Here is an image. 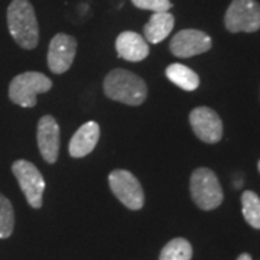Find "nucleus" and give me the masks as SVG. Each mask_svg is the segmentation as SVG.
I'll use <instances>...</instances> for the list:
<instances>
[{"label":"nucleus","mask_w":260,"mask_h":260,"mask_svg":"<svg viewBox=\"0 0 260 260\" xmlns=\"http://www.w3.org/2000/svg\"><path fill=\"white\" fill-rule=\"evenodd\" d=\"M103 88L109 99L129 106H140L148 95L146 83L139 75L123 68L113 70L106 75Z\"/></svg>","instance_id":"nucleus-1"},{"label":"nucleus","mask_w":260,"mask_h":260,"mask_svg":"<svg viewBox=\"0 0 260 260\" xmlns=\"http://www.w3.org/2000/svg\"><path fill=\"white\" fill-rule=\"evenodd\" d=\"M8 26L19 47L34 49L39 41V28L34 6L28 0H13L8 8Z\"/></svg>","instance_id":"nucleus-2"},{"label":"nucleus","mask_w":260,"mask_h":260,"mask_svg":"<svg viewBox=\"0 0 260 260\" xmlns=\"http://www.w3.org/2000/svg\"><path fill=\"white\" fill-rule=\"evenodd\" d=\"M189 191L195 204L205 211L220 207L224 200L218 178L208 168H197L192 172L189 181Z\"/></svg>","instance_id":"nucleus-3"},{"label":"nucleus","mask_w":260,"mask_h":260,"mask_svg":"<svg viewBox=\"0 0 260 260\" xmlns=\"http://www.w3.org/2000/svg\"><path fill=\"white\" fill-rule=\"evenodd\" d=\"M52 88V81L42 73L28 71L16 75L9 85V99L20 107H34L38 94L47 93Z\"/></svg>","instance_id":"nucleus-4"},{"label":"nucleus","mask_w":260,"mask_h":260,"mask_svg":"<svg viewBox=\"0 0 260 260\" xmlns=\"http://www.w3.org/2000/svg\"><path fill=\"white\" fill-rule=\"evenodd\" d=\"M225 29L232 34H251L260 29V5L256 0H233L224 16Z\"/></svg>","instance_id":"nucleus-5"},{"label":"nucleus","mask_w":260,"mask_h":260,"mask_svg":"<svg viewBox=\"0 0 260 260\" xmlns=\"http://www.w3.org/2000/svg\"><path fill=\"white\" fill-rule=\"evenodd\" d=\"M109 185L114 197L129 210H140L145 204V194L139 179L126 169H116L109 175Z\"/></svg>","instance_id":"nucleus-6"},{"label":"nucleus","mask_w":260,"mask_h":260,"mask_svg":"<svg viewBox=\"0 0 260 260\" xmlns=\"http://www.w3.org/2000/svg\"><path fill=\"white\" fill-rule=\"evenodd\" d=\"M12 172L16 177L19 186L23 195L26 197V201L32 208H41L42 207V197L45 191V179L32 162L19 159L13 162Z\"/></svg>","instance_id":"nucleus-7"},{"label":"nucleus","mask_w":260,"mask_h":260,"mask_svg":"<svg viewBox=\"0 0 260 260\" xmlns=\"http://www.w3.org/2000/svg\"><path fill=\"white\" fill-rule=\"evenodd\" d=\"M189 124L195 136L205 143H217L223 138V121L210 107H197L189 114Z\"/></svg>","instance_id":"nucleus-8"},{"label":"nucleus","mask_w":260,"mask_h":260,"mask_svg":"<svg viewBox=\"0 0 260 260\" xmlns=\"http://www.w3.org/2000/svg\"><path fill=\"white\" fill-rule=\"evenodd\" d=\"M213 41L203 30L198 29H184L179 30L172 38L169 49L178 58H191V56L204 54L211 49Z\"/></svg>","instance_id":"nucleus-9"},{"label":"nucleus","mask_w":260,"mask_h":260,"mask_svg":"<svg viewBox=\"0 0 260 260\" xmlns=\"http://www.w3.org/2000/svg\"><path fill=\"white\" fill-rule=\"evenodd\" d=\"M77 52L75 38L58 34L51 39L48 48V67L54 74H62L73 65Z\"/></svg>","instance_id":"nucleus-10"},{"label":"nucleus","mask_w":260,"mask_h":260,"mask_svg":"<svg viewBox=\"0 0 260 260\" xmlns=\"http://www.w3.org/2000/svg\"><path fill=\"white\" fill-rule=\"evenodd\" d=\"M37 140L45 162L55 164L59 155V126L52 116H44L38 121Z\"/></svg>","instance_id":"nucleus-11"},{"label":"nucleus","mask_w":260,"mask_h":260,"mask_svg":"<svg viewBox=\"0 0 260 260\" xmlns=\"http://www.w3.org/2000/svg\"><path fill=\"white\" fill-rule=\"evenodd\" d=\"M116 51L117 55L130 61V62H140L149 55V45L145 38L139 34L124 30L116 39Z\"/></svg>","instance_id":"nucleus-12"},{"label":"nucleus","mask_w":260,"mask_h":260,"mask_svg":"<svg viewBox=\"0 0 260 260\" xmlns=\"http://www.w3.org/2000/svg\"><path fill=\"white\" fill-rule=\"evenodd\" d=\"M100 139V126L95 121H87L77 130L70 140V155L73 158H84L91 153Z\"/></svg>","instance_id":"nucleus-13"},{"label":"nucleus","mask_w":260,"mask_h":260,"mask_svg":"<svg viewBox=\"0 0 260 260\" xmlns=\"http://www.w3.org/2000/svg\"><path fill=\"white\" fill-rule=\"evenodd\" d=\"M174 25H175V18L169 12L153 13L143 28L145 39L150 44H159L160 41L168 38L171 30L174 29Z\"/></svg>","instance_id":"nucleus-14"},{"label":"nucleus","mask_w":260,"mask_h":260,"mask_svg":"<svg viewBox=\"0 0 260 260\" xmlns=\"http://www.w3.org/2000/svg\"><path fill=\"white\" fill-rule=\"evenodd\" d=\"M168 80L185 91H194L200 85V77L184 64H171L165 71Z\"/></svg>","instance_id":"nucleus-15"},{"label":"nucleus","mask_w":260,"mask_h":260,"mask_svg":"<svg viewBox=\"0 0 260 260\" xmlns=\"http://www.w3.org/2000/svg\"><path fill=\"white\" fill-rule=\"evenodd\" d=\"M192 259V246L191 243L177 237L165 244L159 254V260H191Z\"/></svg>","instance_id":"nucleus-16"},{"label":"nucleus","mask_w":260,"mask_h":260,"mask_svg":"<svg viewBox=\"0 0 260 260\" xmlns=\"http://www.w3.org/2000/svg\"><path fill=\"white\" fill-rule=\"evenodd\" d=\"M242 208L244 220L253 229L260 230V197L253 191H244L242 195Z\"/></svg>","instance_id":"nucleus-17"},{"label":"nucleus","mask_w":260,"mask_h":260,"mask_svg":"<svg viewBox=\"0 0 260 260\" xmlns=\"http://www.w3.org/2000/svg\"><path fill=\"white\" fill-rule=\"evenodd\" d=\"M15 229V211L9 200L0 194V239H8Z\"/></svg>","instance_id":"nucleus-18"},{"label":"nucleus","mask_w":260,"mask_h":260,"mask_svg":"<svg viewBox=\"0 0 260 260\" xmlns=\"http://www.w3.org/2000/svg\"><path fill=\"white\" fill-rule=\"evenodd\" d=\"M132 3L138 8V9L150 10L153 13L159 12H169L172 8L171 0H132Z\"/></svg>","instance_id":"nucleus-19"},{"label":"nucleus","mask_w":260,"mask_h":260,"mask_svg":"<svg viewBox=\"0 0 260 260\" xmlns=\"http://www.w3.org/2000/svg\"><path fill=\"white\" fill-rule=\"evenodd\" d=\"M237 260H251V256L249 253H243V254H240V256L237 257Z\"/></svg>","instance_id":"nucleus-20"},{"label":"nucleus","mask_w":260,"mask_h":260,"mask_svg":"<svg viewBox=\"0 0 260 260\" xmlns=\"http://www.w3.org/2000/svg\"><path fill=\"white\" fill-rule=\"evenodd\" d=\"M257 168H259V172H260V160H259V164H257Z\"/></svg>","instance_id":"nucleus-21"}]
</instances>
